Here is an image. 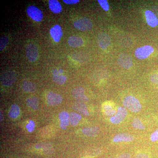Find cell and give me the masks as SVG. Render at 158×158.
<instances>
[{
    "instance_id": "cell-1",
    "label": "cell",
    "mask_w": 158,
    "mask_h": 158,
    "mask_svg": "<svg viewBox=\"0 0 158 158\" xmlns=\"http://www.w3.org/2000/svg\"><path fill=\"white\" fill-rule=\"evenodd\" d=\"M123 105L125 107L134 113H138L142 108L141 103L138 99L131 95H128L124 98Z\"/></svg>"
},
{
    "instance_id": "cell-2",
    "label": "cell",
    "mask_w": 158,
    "mask_h": 158,
    "mask_svg": "<svg viewBox=\"0 0 158 158\" xmlns=\"http://www.w3.org/2000/svg\"><path fill=\"white\" fill-rule=\"evenodd\" d=\"M17 75L13 70H8L4 72L1 76V83L4 86H10L16 81Z\"/></svg>"
},
{
    "instance_id": "cell-3",
    "label": "cell",
    "mask_w": 158,
    "mask_h": 158,
    "mask_svg": "<svg viewBox=\"0 0 158 158\" xmlns=\"http://www.w3.org/2000/svg\"><path fill=\"white\" fill-rule=\"evenodd\" d=\"M73 25L76 28L81 31H88L93 28V24L88 18L83 17L76 20Z\"/></svg>"
},
{
    "instance_id": "cell-4",
    "label": "cell",
    "mask_w": 158,
    "mask_h": 158,
    "mask_svg": "<svg viewBox=\"0 0 158 158\" xmlns=\"http://www.w3.org/2000/svg\"><path fill=\"white\" fill-rule=\"evenodd\" d=\"M27 13L29 17L36 22L42 20L43 15L40 9L34 6H30L27 9Z\"/></svg>"
},
{
    "instance_id": "cell-5",
    "label": "cell",
    "mask_w": 158,
    "mask_h": 158,
    "mask_svg": "<svg viewBox=\"0 0 158 158\" xmlns=\"http://www.w3.org/2000/svg\"><path fill=\"white\" fill-rule=\"evenodd\" d=\"M154 52V48L149 45L144 46L137 48L135 51L136 57L139 59H146Z\"/></svg>"
},
{
    "instance_id": "cell-6",
    "label": "cell",
    "mask_w": 158,
    "mask_h": 158,
    "mask_svg": "<svg viewBox=\"0 0 158 158\" xmlns=\"http://www.w3.org/2000/svg\"><path fill=\"white\" fill-rule=\"evenodd\" d=\"M127 110L123 107H118L117 113L110 118V120L113 124H117L123 121L127 116Z\"/></svg>"
},
{
    "instance_id": "cell-7",
    "label": "cell",
    "mask_w": 158,
    "mask_h": 158,
    "mask_svg": "<svg viewBox=\"0 0 158 158\" xmlns=\"http://www.w3.org/2000/svg\"><path fill=\"white\" fill-rule=\"evenodd\" d=\"M117 62L119 66L126 69L131 68L133 65L132 60L127 54H120L117 59Z\"/></svg>"
},
{
    "instance_id": "cell-8",
    "label": "cell",
    "mask_w": 158,
    "mask_h": 158,
    "mask_svg": "<svg viewBox=\"0 0 158 158\" xmlns=\"http://www.w3.org/2000/svg\"><path fill=\"white\" fill-rule=\"evenodd\" d=\"M46 101L48 104L52 106L61 103L62 101V97L59 94L49 91L47 94Z\"/></svg>"
},
{
    "instance_id": "cell-9",
    "label": "cell",
    "mask_w": 158,
    "mask_h": 158,
    "mask_svg": "<svg viewBox=\"0 0 158 158\" xmlns=\"http://www.w3.org/2000/svg\"><path fill=\"white\" fill-rule=\"evenodd\" d=\"M26 55L27 58L31 62H34L38 58V48L34 44H30L27 46L26 49Z\"/></svg>"
},
{
    "instance_id": "cell-10",
    "label": "cell",
    "mask_w": 158,
    "mask_h": 158,
    "mask_svg": "<svg viewBox=\"0 0 158 158\" xmlns=\"http://www.w3.org/2000/svg\"><path fill=\"white\" fill-rule=\"evenodd\" d=\"M99 46L103 50L106 49L110 45L111 39L109 35L105 33L99 34L97 38Z\"/></svg>"
},
{
    "instance_id": "cell-11",
    "label": "cell",
    "mask_w": 158,
    "mask_h": 158,
    "mask_svg": "<svg viewBox=\"0 0 158 158\" xmlns=\"http://www.w3.org/2000/svg\"><path fill=\"white\" fill-rule=\"evenodd\" d=\"M85 89L82 87L75 88L72 91V94L74 98L78 101L81 102H88L89 98L84 94Z\"/></svg>"
},
{
    "instance_id": "cell-12",
    "label": "cell",
    "mask_w": 158,
    "mask_h": 158,
    "mask_svg": "<svg viewBox=\"0 0 158 158\" xmlns=\"http://www.w3.org/2000/svg\"><path fill=\"white\" fill-rule=\"evenodd\" d=\"M59 118L60 120V126L62 129H66L69 125V114L66 111H62L59 113Z\"/></svg>"
},
{
    "instance_id": "cell-13",
    "label": "cell",
    "mask_w": 158,
    "mask_h": 158,
    "mask_svg": "<svg viewBox=\"0 0 158 158\" xmlns=\"http://www.w3.org/2000/svg\"><path fill=\"white\" fill-rule=\"evenodd\" d=\"M145 16L148 24L150 27H156L158 25V19L156 15L150 10H147L145 12Z\"/></svg>"
},
{
    "instance_id": "cell-14",
    "label": "cell",
    "mask_w": 158,
    "mask_h": 158,
    "mask_svg": "<svg viewBox=\"0 0 158 158\" xmlns=\"http://www.w3.org/2000/svg\"><path fill=\"white\" fill-rule=\"evenodd\" d=\"M73 109L75 111L78 112L80 114L85 116H89L88 108L86 104L82 102H76L73 104L72 106Z\"/></svg>"
},
{
    "instance_id": "cell-15",
    "label": "cell",
    "mask_w": 158,
    "mask_h": 158,
    "mask_svg": "<svg viewBox=\"0 0 158 158\" xmlns=\"http://www.w3.org/2000/svg\"><path fill=\"white\" fill-rule=\"evenodd\" d=\"M50 33L54 41L56 42H59L63 34L62 28L59 25H56L52 27L50 31Z\"/></svg>"
},
{
    "instance_id": "cell-16",
    "label": "cell",
    "mask_w": 158,
    "mask_h": 158,
    "mask_svg": "<svg viewBox=\"0 0 158 158\" xmlns=\"http://www.w3.org/2000/svg\"><path fill=\"white\" fill-rule=\"evenodd\" d=\"M132 135L127 133H120L114 136L113 141L114 142H130L134 140Z\"/></svg>"
},
{
    "instance_id": "cell-17",
    "label": "cell",
    "mask_w": 158,
    "mask_h": 158,
    "mask_svg": "<svg viewBox=\"0 0 158 158\" xmlns=\"http://www.w3.org/2000/svg\"><path fill=\"white\" fill-rule=\"evenodd\" d=\"M35 148L37 149H40L42 150L44 154L48 155H51L53 152V149L52 144L48 143H40L36 144Z\"/></svg>"
},
{
    "instance_id": "cell-18",
    "label": "cell",
    "mask_w": 158,
    "mask_h": 158,
    "mask_svg": "<svg viewBox=\"0 0 158 158\" xmlns=\"http://www.w3.org/2000/svg\"><path fill=\"white\" fill-rule=\"evenodd\" d=\"M69 45L73 48H77L84 44V40L81 37L77 36H72L69 38Z\"/></svg>"
},
{
    "instance_id": "cell-19",
    "label": "cell",
    "mask_w": 158,
    "mask_h": 158,
    "mask_svg": "<svg viewBox=\"0 0 158 158\" xmlns=\"http://www.w3.org/2000/svg\"><path fill=\"white\" fill-rule=\"evenodd\" d=\"M101 151L98 148H92L86 150L82 154V158H93L100 154Z\"/></svg>"
},
{
    "instance_id": "cell-20",
    "label": "cell",
    "mask_w": 158,
    "mask_h": 158,
    "mask_svg": "<svg viewBox=\"0 0 158 158\" xmlns=\"http://www.w3.org/2000/svg\"><path fill=\"white\" fill-rule=\"evenodd\" d=\"M82 133L88 137H94L97 136L99 133V129L97 127H89L84 128L82 130Z\"/></svg>"
},
{
    "instance_id": "cell-21",
    "label": "cell",
    "mask_w": 158,
    "mask_h": 158,
    "mask_svg": "<svg viewBox=\"0 0 158 158\" xmlns=\"http://www.w3.org/2000/svg\"><path fill=\"white\" fill-rule=\"evenodd\" d=\"M48 4L49 9L52 12L59 13L62 11V6L57 0H49Z\"/></svg>"
},
{
    "instance_id": "cell-22",
    "label": "cell",
    "mask_w": 158,
    "mask_h": 158,
    "mask_svg": "<svg viewBox=\"0 0 158 158\" xmlns=\"http://www.w3.org/2000/svg\"><path fill=\"white\" fill-rule=\"evenodd\" d=\"M73 59L78 62H86L89 59V57L88 55L84 52H77L74 53L72 55Z\"/></svg>"
},
{
    "instance_id": "cell-23",
    "label": "cell",
    "mask_w": 158,
    "mask_h": 158,
    "mask_svg": "<svg viewBox=\"0 0 158 158\" xmlns=\"http://www.w3.org/2000/svg\"><path fill=\"white\" fill-rule=\"evenodd\" d=\"M23 90L27 92H34L37 90V86L33 82L25 80L22 85Z\"/></svg>"
},
{
    "instance_id": "cell-24",
    "label": "cell",
    "mask_w": 158,
    "mask_h": 158,
    "mask_svg": "<svg viewBox=\"0 0 158 158\" xmlns=\"http://www.w3.org/2000/svg\"><path fill=\"white\" fill-rule=\"evenodd\" d=\"M20 110L17 104L11 105L9 110V117L12 118H17L19 116Z\"/></svg>"
},
{
    "instance_id": "cell-25",
    "label": "cell",
    "mask_w": 158,
    "mask_h": 158,
    "mask_svg": "<svg viewBox=\"0 0 158 158\" xmlns=\"http://www.w3.org/2000/svg\"><path fill=\"white\" fill-rule=\"evenodd\" d=\"M26 102L29 107L33 110H37L39 106V101L37 97L34 96L28 98Z\"/></svg>"
},
{
    "instance_id": "cell-26",
    "label": "cell",
    "mask_w": 158,
    "mask_h": 158,
    "mask_svg": "<svg viewBox=\"0 0 158 158\" xmlns=\"http://www.w3.org/2000/svg\"><path fill=\"white\" fill-rule=\"evenodd\" d=\"M81 116L78 113L71 112L69 113V123L71 125L75 126L81 119Z\"/></svg>"
},
{
    "instance_id": "cell-27",
    "label": "cell",
    "mask_w": 158,
    "mask_h": 158,
    "mask_svg": "<svg viewBox=\"0 0 158 158\" xmlns=\"http://www.w3.org/2000/svg\"><path fill=\"white\" fill-rule=\"evenodd\" d=\"M104 111L105 114L108 116H113L116 113V110L113 109L111 105H105L104 106Z\"/></svg>"
},
{
    "instance_id": "cell-28",
    "label": "cell",
    "mask_w": 158,
    "mask_h": 158,
    "mask_svg": "<svg viewBox=\"0 0 158 158\" xmlns=\"http://www.w3.org/2000/svg\"><path fill=\"white\" fill-rule=\"evenodd\" d=\"M52 78L55 83L60 85H62L65 84L67 80L66 77L63 75H59L57 76H53Z\"/></svg>"
},
{
    "instance_id": "cell-29",
    "label": "cell",
    "mask_w": 158,
    "mask_h": 158,
    "mask_svg": "<svg viewBox=\"0 0 158 158\" xmlns=\"http://www.w3.org/2000/svg\"><path fill=\"white\" fill-rule=\"evenodd\" d=\"M133 127L137 129L143 130L145 128V127L142 123V122L139 118H135L132 122Z\"/></svg>"
},
{
    "instance_id": "cell-30",
    "label": "cell",
    "mask_w": 158,
    "mask_h": 158,
    "mask_svg": "<svg viewBox=\"0 0 158 158\" xmlns=\"http://www.w3.org/2000/svg\"><path fill=\"white\" fill-rule=\"evenodd\" d=\"M9 42V39L6 36H2L0 39V51H2L6 47Z\"/></svg>"
},
{
    "instance_id": "cell-31",
    "label": "cell",
    "mask_w": 158,
    "mask_h": 158,
    "mask_svg": "<svg viewBox=\"0 0 158 158\" xmlns=\"http://www.w3.org/2000/svg\"><path fill=\"white\" fill-rule=\"evenodd\" d=\"M99 4L104 10L108 11L109 10V6L108 2L106 0H98Z\"/></svg>"
},
{
    "instance_id": "cell-32",
    "label": "cell",
    "mask_w": 158,
    "mask_h": 158,
    "mask_svg": "<svg viewBox=\"0 0 158 158\" xmlns=\"http://www.w3.org/2000/svg\"><path fill=\"white\" fill-rule=\"evenodd\" d=\"M34 127H35V123L34 121H32V120L29 122V123L26 127L27 128V129L28 131L30 132L34 131Z\"/></svg>"
},
{
    "instance_id": "cell-33",
    "label": "cell",
    "mask_w": 158,
    "mask_h": 158,
    "mask_svg": "<svg viewBox=\"0 0 158 158\" xmlns=\"http://www.w3.org/2000/svg\"><path fill=\"white\" fill-rule=\"evenodd\" d=\"M151 140L152 142H155L158 140V129L152 134L150 137Z\"/></svg>"
},
{
    "instance_id": "cell-34",
    "label": "cell",
    "mask_w": 158,
    "mask_h": 158,
    "mask_svg": "<svg viewBox=\"0 0 158 158\" xmlns=\"http://www.w3.org/2000/svg\"><path fill=\"white\" fill-rule=\"evenodd\" d=\"M150 80L154 84L158 85V74H154L151 76Z\"/></svg>"
},
{
    "instance_id": "cell-35",
    "label": "cell",
    "mask_w": 158,
    "mask_h": 158,
    "mask_svg": "<svg viewBox=\"0 0 158 158\" xmlns=\"http://www.w3.org/2000/svg\"><path fill=\"white\" fill-rule=\"evenodd\" d=\"M63 2L68 5H72V4L78 3L80 1L79 0H63Z\"/></svg>"
},
{
    "instance_id": "cell-36",
    "label": "cell",
    "mask_w": 158,
    "mask_h": 158,
    "mask_svg": "<svg viewBox=\"0 0 158 158\" xmlns=\"http://www.w3.org/2000/svg\"><path fill=\"white\" fill-rule=\"evenodd\" d=\"M135 158H149V157L146 154L140 153L136 155Z\"/></svg>"
},
{
    "instance_id": "cell-37",
    "label": "cell",
    "mask_w": 158,
    "mask_h": 158,
    "mask_svg": "<svg viewBox=\"0 0 158 158\" xmlns=\"http://www.w3.org/2000/svg\"><path fill=\"white\" fill-rule=\"evenodd\" d=\"M116 158H131V156L128 153H124L118 156Z\"/></svg>"
},
{
    "instance_id": "cell-38",
    "label": "cell",
    "mask_w": 158,
    "mask_h": 158,
    "mask_svg": "<svg viewBox=\"0 0 158 158\" xmlns=\"http://www.w3.org/2000/svg\"><path fill=\"white\" fill-rule=\"evenodd\" d=\"M52 73L53 74V75L54 76H59L60 74L59 73V70L56 69H54L52 71Z\"/></svg>"
},
{
    "instance_id": "cell-39",
    "label": "cell",
    "mask_w": 158,
    "mask_h": 158,
    "mask_svg": "<svg viewBox=\"0 0 158 158\" xmlns=\"http://www.w3.org/2000/svg\"><path fill=\"white\" fill-rule=\"evenodd\" d=\"M0 116H1V117H0V121L2 122V121L3 119V115L2 112V111H1V113H0Z\"/></svg>"
},
{
    "instance_id": "cell-40",
    "label": "cell",
    "mask_w": 158,
    "mask_h": 158,
    "mask_svg": "<svg viewBox=\"0 0 158 158\" xmlns=\"http://www.w3.org/2000/svg\"><path fill=\"white\" fill-rule=\"evenodd\" d=\"M59 70V73L60 75H62V74L63 73V70L62 69H58Z\"/></svg>"
}]
</instances>
